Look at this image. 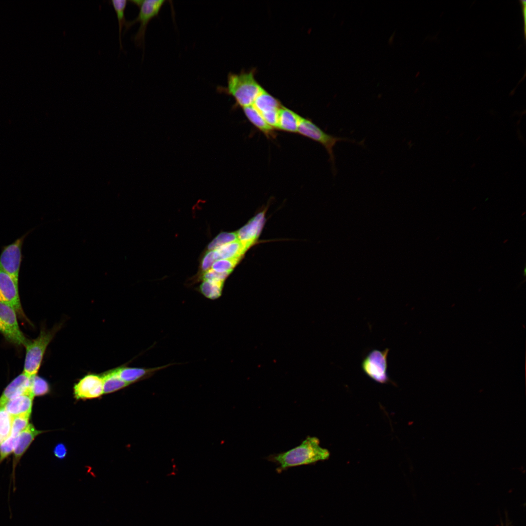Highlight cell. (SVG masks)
<instances>
[{
  "label": "cell",
  "instance_id": "6da1fadb",
  "mask_svg": "<svg viewBox=\"0 0 526 526\" xmlns=\"http://www.w3.org/2000/svg\"><path fill=\"white\" fill-rule=\"evenodd\" d=\"M330 454L327 449L320 446L318 437L308 436L298 446L286 451L271 454L266 459L276 464L277 471L281 472L290 468L326 460Z\"/></svg>",
  "mask_w": 526,
  "mask_h": 526
},
{
  "label": "cell",
  "instance_id": "7a4b0ae2",
  "mask_svg": "<svg viewBox=\"0 0 526 526\" xmlns=\"http://www.w3.org/2000/svg\"><path fill=\"white\" fill-rule=\"evenodd\" d=\"M263 90L256 81L252 72L230 73L227 76L226 86H219L216 88L219 93L233 97L237 105L242 108L252 105Z\"/></svg>",
  "mask_w": 526,
  "mask_h": 526
},
{
  "label": "cell",
  "instance_id": "3957f363",
  "mask_svg": "<svg viewBox=\"0 0 526 526\" xmlns=\"http://www.w3.org/2000/svg\"><path fill=\"white\" fill-rule=\"evenodd\" d=\"M61 326L60 323L49 330L42 328L38 336L29 340L24 346L26 353L22 373L26 376L30 378L37 375L47 346Z\"/></svg>",
  "mask_w": 526,
  "mask_h": 526
},
{
  "label": "cell",
  "instance_id": "277c9868",
  "mask_svg": "<svg viewBox=\"0 0 526 526\" xmlns=\"http://www.w3.org/2000/svg\"><path fill=\"white\" fill-rule=\"evenodd\" d=\"M130 2L135 4L139 9L135 19L126 23L123 35L134 24L139 22V27L132 39L137 47L144 48L146 29L149 22L157 17L166 2L165 0H133Z\"/></svg>",
  "mask_w": 526,
  "mask_h": 526
},
{
  "label": "cell",
  "instance_id": "5b68a950",
  "mask_svg": "<svg viewBox=\"0 0 526 526\" xmlns=\"http://www.w3.org/2000/svg\"><path fill=\"white\" fill-rule=\"evenodd\" d=\"M298 133L305 137L319 143L326 150L332 164L333 171L336 172L335 158L333 148L338 142L345 141L356 143L353 140L345 137H338L323 132L320 128L307 118H302L299 126Z\"/></svg>",
  "mask_w": 526,
  "mask_h": 526
},
{
  "label": "cell",
  "instance_id": "8992f818",
  "mask_svg": "<svg viewBox=\"0 0 526 526\" xmlns=\"http://www.w3.org/2000/svg\"><path fill=\"white\" fill-rule=\"evenodd\" d=\"M390 350L383 351L374 349L364 357L361 367L363 372L370 378L380 384L393 383L388 370V356Z\"/></svg>",
  "mask_w": 526,
  "mask_h": 526
},
{
  "label": "cell",
  "instance_id": "52a82bcc",
  "mask_svg": "<svg viewBox=\"0 0 526 526\" xmlns=\"http://www.w3.org/2000/svg\"><path fill=\"white\" fill-rule=\"evenodd\" d=\"M17 317L13 307L0 302V333L9 342L25 346L29 340L20 330Z\"/></svg>",
  "mask_w": 526,
  "mask_h": 526
},
{
  "label": "cell",
  "instance_id": "ba28073f",
  "mask_svg": "<svg viewBox=\"0 0 526 526\" xmlns=\"http://www.w3.org/2000/svg\"><path fill=\"white\" fill-rule=\"evenodd\" d=\"M27 234L3 247L0 255V269L8 274L19 284L22 259L21 249Z\"/></svg>",
  "mask_w": 526,
  "mask_h": 526
},
{
  "label": "cell",
  "instance_id": "9c48e42d",
  "mask_svg": "<svg viewBox=\"0 0 526 526\" xmlns=\"http://www.w3.org/2000/svg\"><path fill=\"white\" fill-rule=\"evenodd\" d=\"M0 302L13 307L19 318L26 320L21 304L19 284L8 274L0 269Z\"/></svg>",
  "mask_w": 526,
  "mask_h": 526
},
{
  "label": "cell",
  "instance_id": "30bf717a",
  "mask_svg": "<svg viewBox=\"0 0 526 526\" xmlns=\"http://www.w3.org/2000/svg\"><path fill=\"white\" fill-rule=\"evenodd\" d=\"M75 397L77 399L98 398L104 394L103 381L101 374H88L74 386Z\"/></svg>",
  "mask_w": 526,
  "mask_h": 526
},
{
  "label": "cell",
  "instance_id": "8fae6325",
  "mask_svg": "<svg viewBox=\"0 0 526 526\" xmlns=\"http://www.w3.org/2000/svg\"><path fill=\"white\" fill-rule=\"evenodd\" d=\"M265 223V211L260 212L236 233L239 241L247 250L257 241Z\"/></svg>",
  "mask_w": 526,
  "mask_h": 526
},
{
  "label": "cell",
  "instance_id": "7c38bea8",
  "mask_svg": "<svg viewBox=\"0 0 526 526\" xmlns=\"http://www.w3.org/2000/svg\"><path fill=\"white\" fill-rule=\"evenodd\" d=\"M175 364H176L175 363H169L152 368L130 367L127 366H121L115 368L116 372L120 377L125 382L131 385L149 378L157 372Z\"/></svg>",
  "mask_w": 526,
  "mask_h": 526
},
{
  "label": "cell",
  "instance_id": "4fadbf2b",
  "mask_svg": "<svg viewBox=\"0 0 526 526\" xmlns=\"http://www.w3.org/2000/svg\"><path fill=\"white\" fill-rule=\"evenodd\" d=\"M34 396L29 390L9 400L4 406L13 417L19 415L31 416Z\"/></svg>",
  "mask_w": 526,
  "mask_h": 526
},
{
  "label": "cell",
  "instance_id": "5bb4252c",
  "mask_svg": "<svg viewBox=\"0 0 526 526\" xmlns=\"http://www.w3.org/2000/svg\"><path fill=\"white\" fill-rule=\"evenodd\" d=\"M42 432L43 431L37 430L33 424H29L19 433L13 451V472H14L15 468L21 456L34 440L36 437Z\"/></svg>",
  "mask_w": 526,
  "mask_h": 526
},
{
  "label": "cell",
  "instance_id": "9a60e30c",
  "mask_svg": "<svg viewBox=\"0 0 526 526\" xmlns=\"http://www.w3.org/2000/svg\"><path fill=\"white\" fill-rule=\"evenodd\" d=\"M30 378L23 373L15 377L5 388L0 396V407L12 398L19 395L29 390Z\"/></svg>",
  "mask_w": 526,
  "mask_h": 526
},
{
  "label": "cell",
  "instance_id": "2e32d148",
  "mask_svg": "<svg viewBox=\"0 0 526 526\" xmlns=\"http://www.w3.org/2000/svg\"><path fill=\"white\" fill-rule=\"evenodd\" d=\"M302 117L293 111L282 106L279 111L277 130L291 133H297Z\"/></svg>",
  "mask_w": 526,
  "mask_h": 526
},
{
  "label": "cell",
  "instance_id": "e0dca14e",
  "mask_svg": "<svg viewBox=\"0 0 526 526\" xmlns=\"http://www.w3.org/2000/svg\"><path fill=\"white\" fill-rule=\"evenodd\" d=\"M252 105L262 115L278 112L282 107L280 102L264 90L258 95Z\"/></svg>",
  "mask_w": 526,
  "mask_h": 526
},
{
  "label": "cell",
  "instance_id": "ac0fdd59",
  "mask_svg": "<svg viewBox=\"0 0 526 526\" xmlns=\"http://www.w3.org/2000/svg\"><path fill=\"white\" fill-rule=\"evenodd\" d=\"M243 109L248 120L266 137L269 138L275 137L274 129L265 122L261 113L253 105L243 108Z\"/></svg>",
  "mask_w": 526,
  "mask_h": 526
},
{
  "label": "cell",
  "instance_id": "d6986e66",
  "mask_svg": "<svg viewBox=\"0 0 526 526\" xmlns=\"http://www.w3.org/2000/svg\"><path fill=\"white\" fill-rule=\"evenodd\" d=\"M101 375L103 381L104 394H110L130 385L120 377L115 368L104 372Z\"/></svg>",
  "mask_w": 526,
  "mask_h": 526
},
{
  "label": "cell",
  "instance_id": "ffe728a7",
  "mask_svg": "<svg viewBox=\"0 0 526 526\" xmlns=\"http://www.w3.org/2000/svg\"><path fill=\"white\" fill-rule=\"evenodd\" d=\"M220 259H241L246 250L242 244L237 240L215 249Z\"/></svg>",
  "mask_w": 526,
  "mask_h": 526
},
{
  "label": "cell",
  "instance_id": "44dd1931",
  "mask_svg": "<svg viewBox=\"0 0 526 526\" xmlns=\"http://www.w3.org/2000/svg\"><path fill=\"white\" fill-rule=\"evenodd\" d=\"M223 285V282L204 281L199 286V291L206 298L214 300L222 295Z\"/></svg>",
  "mask_w": 526,
  "mask_h": 526
},
{
  "label": "cell",
  "instance_id": "7402d4cb",
  "mask_svg": "<svg viewBox=\"0 0 526 526\" xmlns=\"http://www.w3.org/2000/svg\"><path fill=\"white\" fill-rule=\"evenodd\" d=\"M116 15L118 23L119 42L120 48L123 49L122 42V32L127 20L125 19V11L128 3L127 0H112L111 1Z\"/></svg>",
  "mask_w": 526,
  "mask_h": 526
},
{
  "label": "cell",
  "instance_id": "603a6c76",
  "mask_svg": "<svg viewBox=\"0 0 526 526\" xmlns=\"http://www.w3.org/2000/svg\"><path fill=\"white\" fill-rule=\"evenodd\" d=\"M29 388L34 397L44 395L50 391L47 380L37 375L30 378Z\"/></svg>",
  "mask_w": 526,
  "mask_h": 526
},
{
  "label": "cell",
  "instance_id": "cb8c5ba5",
  "mask_svg": "<svg viewBox=\"0 0 526 526\" xmlns=\"http://www.w3.org/2000/svg\"><path fill=\"white\" fill-rule=\"evenodd\" d=\"M12 422L13 417L4 407H0V444L11 435Z\"/></svg>",
  "mask_w": 526,
  "mask_h": 526
},
{
  "label": "cell",
  "instance_id": "d4e9b609",
  "mask_svg": "<svg viewBox=\"0 0 526 526\" xmlns=\"http://www.w3.org/2000/svg\"><path fill=\"white\" fill-rule=\"evenodd\" d=\"M238 240L236 232H222L218 235L208 245L209 250L216 249L224 244Z\"/></svg>",
  "mask_w": 526,
  "mask_h": 526
},
{
  "label": "cell",
  "instance_id": "484cf974",
  "mask_svg": "<svg viewBox=\"0 0 526 526\" xmlns=\"http://www.w3.org/2000/svg\"><path fill=\"white\" fill-rule=\"evenodd\" d=\"M240 259H220L212 265V269L218 273H230Z\"/></svg>",
  "mask_w": 526,
  "mask_h": 526
},
{
  "label": "cell",
  "instance_id": "4316f807",
  "mask_svg": "<svg viewBox=\"0 0 526 526\" xmlns=\"http://www.w3.org/2000/svg\"><path fill=\"white\" fill-rule=\"evenodd\" d=\"M29 415H19L13 417L11 435L18 436L29 424Z\"/></svg>",
  "mask_w": 526,
  "mask_h": 526
},
{
  "label": "cell",
  "instance_id": "83f0119b",
  "mask_svg": "<svg viewBox=\"0 0 526 526\" xmlns=\"http://www.w3.org/2000/svg\"><path fill=\"white\" fill-rule=\"evenodd\" d=\"M18 437L10 435L0 444V462L13 452Z\"/></svg>",
  "mask_w": 526,
  "mask_h": 526
},
{
  "label": "cell",
  "instance_id": "f1b7e54d",
  "mask_svg": "<svg viewBox=\"0 0 526 526\" xmlns=\"http://www.w3.org/2000/svg\"><path fill=\"white\" fill-rule=\"evenodd\" d=\"M217 260H219V258L216 250H209L206 252L202 261V270L207 271L209 270L210 266Z\"/></svg>",
  "mask_w": 526,
  "mask_h": 526
},
{
  "label": "cell",
  "instance_id": "f546056e",
  "mask_svg": "<svg viewBox=\"0 0 526 526\" xmlns=\"http://www.w3.org/2000/svg\"><path fill=\"white\" fill-rule=\"evenodd\" d=\"M229 274V273H218L212 269H209L204 273L202 279L204 281L224 282Z\"/></svg>",
  "mask_w": 526,
  "mask_h": 526
},
{
  "label": "cell",
  "instance_id": "4dcf8cb0",
  "mask_svg": "<svg viewBox=\"0 0 526 526\" xmlns=\"http://www.w3.org/2000/svg\"><path fill=\"white\" fill-rule=\"evenodd\" d=\"M55 455L59 459H63L67 454V449L62 443L58 444L54 450Z\"/></svg>",
  "mask_w": 526,
  "mask_h": 526
},
{
  "label": "cell",
  "instance_id": "1f68e13d",
  "mask_svg": "<svg viewBox=\"0 0 526 526\" xmlns=\"http://www.w3.org/2000/svg\"><path fill=\"white\" fill-rule=\"evenodd\" d=\"M505 526H509L508 525L507 523L506 525Z\"/></svg>",
  "mask_w": 526,
  "mask_h": 526
}]
</instances>
